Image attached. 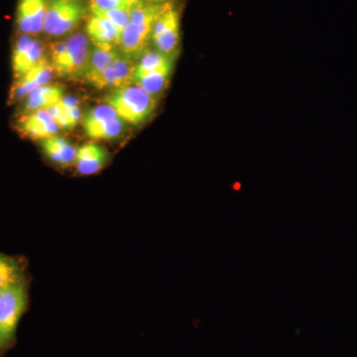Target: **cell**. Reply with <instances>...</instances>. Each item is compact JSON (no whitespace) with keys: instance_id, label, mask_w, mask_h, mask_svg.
Instances as JSON below:
<instances>
[{"instance_id":"obj_1","label":"cell","mask_w":357,"mask_h":357,"mask_svg":"<svg viewBox=\"0 0 357 357\" xmlns=\"http://www.w3.org/2000/svg\"><path fill=\"white\" fill-rule=\"evenodd\" d=\"M162 7L163 4H146L142 1L133 9L130 21L122 31L119 45L122 55L134 61L147 51Z\"/></svg>"},{"instance_id":"obj_2","label":"cell","mask_w":357,"mask_h":357,"mask_svg":"<svg viewBox=\"0 0 357 357\" xmlns=\"http://www.w3.org/2000/svg\"><path fill=\"white\" fill-rule=\"evenodd\" d=\"M91 53L88 36L83 33H77L67 41L59 42L52 46L51 65L59 76L84 79Z\"/></svg>"},{"instance_id":"obj_3","label":"cell","mask_w":357,"mask_h":357,"mask_svg":"<svg viewBox=\"0 0 357 357\" xmlns=\"http://www.w3.org/2000/svg\"><path fill=\"white\" fill-rule=\"evenodd\" d=\"M105 102L115 110L121 121L134 126L146 121L156 109L155 96L137 84L115 89Z\"/></svg>"},{"instance_id":"obj_4","label":"cell","mask_w":357,"mask_h":357,"mask_svg":"<svg viewBox=\"0 0 357 357\" xmlns=\"http://www.w3.org/2000/svg\"><path fill=\"white\" fill-rule=\"evenodd\" d=\"M84 15V7L77 0H48L43 31L50 36H63L76 29Z\"/></svg>"},{"instance_id":"obj_5","label":"cell","mask_w":357,"mask_h":357,"mask_svg":"<svg viewBox=\"0 0 357 357\" xmlns=\"http://www.w3.org/2000/svg\"><path fill=\"white\" fill-rule=\"evenodd\" d=\"M26 303L27 296L23 283L0 290V338L6 344L15 333Z\"/></svg>"},{"instance_id":"obj_6","label":"cell","mask_w":357,"mask_h":357,"mask_svg":"<svg viewBox=\"0 0 357 357\" xmlns=\"http://www.w3.org/2000/svg\"><path fill=\"white\" fill-rule=\"evenodd\" d=\"M84 132L91 139L109 140L119 137L123 130V121L109 105L89 110L83 117Z\"/></svg>"},{"instance_id":"obj_7","label":"cell","mask_w":357,"mask_h":357,"mask_svg":"<svg viewBox=\"0 0 357 357\" xmlns=\"http://www.w3.org/2000/svg\"><path fill=\"white\" fill-rule=\"evenodd\" d=\"M152 41L157 51L175 55L180 43V16L170 4H163L152 32Z\"/></svg>"},{"instance_id":"obj_8","label":"cell","mask_w":357,"mask_h":357,"mask_svg":"<svg viewBox=\"0 0 357 357\" xmlns=\"http://www.w3.org/2000/svg\"><path fill=\"white\" fill-rule=\"evenodd\" d=\"M135 70L136 65L134 64V61L119 53V55L112 61V64L89 83L100 89L126 88L134 83Z\"/></svg>"},{"instance_id":"obj_9","label":"cell","mask_w":357,"mask_h":357,"mask_svg":"<svg viewBox=\"0 0 357 357\" xmlns=\"http://www.w3.org/2000/svg\"><path fill=\"white\" fill-rule=\"evenodd\" d=\"M43 47L29 35L23 34L16 41L13 53V70L15 79L43 60Z\"/></svg>"},{"instance_id":"obj_10","label":"cell","mask_w":357,"mask_h":357,"mask_svg":"<svg viewBox=\"0 0 357 357\" xmlns=\"http://www.w3.org/2000/svg\"><path fill=\"white\" fill-rule=\"evenodd\" d=\"M17 128L26 137L38 141L56 136L60 129L52 119L48 109L24 114L17 122Z\"/></svg>"},{"instance_id":"obj_11","label":"cell","mask_w":357,"mask_h":357,"mask_svg":"<svg viewBox=\"0 0 357 357\" xmlns=\"http://www.w3.org/2000/svg\"><path fill=\"white\" fill-rule=\"evenodd\" d=\"M54 72L55 70L52 67L51 63L44 58L41 62L28 70L22 77L15 79L10 93L11 100L17 102V100H24L31 91L40 86L50 84Z\"/></svg>"},{"instance_id":"obj_12","label":"cell","mask_w":357,"mask_h":357,"mask_svg":"<svg viewBox=\"0 0 357 357\" xmlns=\"http://www.w3.org/2000/svg\"><path fill=\"white\" fill-rule=\"evenodd\" d=\"M47 3L48 0H20L16 22L22 34L35 36L43 31Z\"/></svg>"},{"instance_id":"obj_13","label":"cell","mask_w":357,"mask_h":357,"mask_svg":"<svg viewBox=\"0 0 357 357\" xmlns=\"http://www.w3.org/2000/svg\"><path fill=\"white\" fill-rule=\"evenodd\" d=\"M122 31L102 16L91 14L86 23V36L93 46L102 49L119 47Z\"/></svg>"},{"instance_id":"obj_14","label":"cell","mask_w":357,"mask_h":357,"mask_svg":"<svg viewBox=\"0 0 357 357\" xmlns=\"http://www.w3.org/2000/svg\"><path fill=\"white\" fill-rule=\"evenodd\" d=\"M109 160L107 152L95 143H89L77 149L75 165L82 175H93L100 172Z\"/></svg>"},{"instance_id":"obj_15","label":"cell","mask_w":357,"mask_h":357,"mask_svg":"<svg viewBox=\"0 0 357 357\" xmlns=\"http://www.w3.org/2000/svg\"><path fill=\"white\" fill-rule=\"evenodd\" d=\"M63 98H64V93L60 86H51V84L40 86L24 98L25 114L36 112V110L48 109L52 105L61 102Z\"/></svg>"},{"instance_id":"obj_16","label":"cell","mask_w":357,"mask_h":357,"mask_svg":"<svg viewBox=\"0 0 357 357\" xmlns=\"http://www.w3.org/2000/svg\"><path fill=\"white\" fill-rule=\"evenodd\" d=\"M41 145L44 153L54 163L60 166H69L75 163L77 149L67 140L58 136H53L41 141Z\"/></svg>"},{"instance_id":"obj_17","label":"cell","mask_w":357,"mask_h":357,"mask_svg":"<svg viewBox=\"0 0 357 357\" xmlns=\"http://www.w3.org/2000/svg\"><path fill=\"white\" fill-rule=\"evenodd\" d=\"M173 65L134 77V83L152 96L160 95L166 89L172 73Z\"/></svg>"},{"instance_id":"obj_18","label":"cell","mask_w":357,"mask_h":357,"mask_svg":"<svg viewBox=\"0 0 357 357\" xmlns=\"http://www.w3.org/2000/svg\"><path fill=\"white\" fill-rule=\"evenodd\" d=\"M23 273L24 268L20 260L0 253V290L23 283Z\"/></svg>"},{"instance_id":"obj_19","label":"cell","mask_w":357,"mask_h":357,"mask_svg":"<svg viewBox=\"0 0 357 357\" xmlns=\"http://www.w3.org/2000/svg\"><path fill=\"white\" fill-rule=\"evenodd\" d=\"M119 55V52L115 49H102L93 46V48H91V58L84 79L89 83L91 79L102 74Z\"/></svg>"},{"instance_id":"obj_20","label":"cell","mask_w":357,"mask_h":357,"mask_svg":"<svg viewBox=\"0 0 357 357\" xmlns=\"http://www.w3.org/2000/svg\"><path fill=\"white\" fill-rule=\"evenodd\" d=\"M174 64V56L165 55L159 51L147 50L140 57L139 63L136 65L134 77L142 76L148 73L154 72L166 66Z\"/></svg>"},{"instance_id":"obj_21","label":"cell","mask_w":357,"mask_h":357,"mask_svg":"<svg viewBox=\"0 0 357 357\" xmlns=\"http://www.w3.org/2000/svg\"><path fill=\"white\" fill-rule=\"evenodd\" d=\"M133 9H98L91 6V13L102 16L116 26L119 30L123 31L124 28L128 25L129 21H130L131 13Z\"/></svg>"},{"instance_id":"obj_22","label":"cell","mask_w":357,"mask_h":357,"mask_svg":"<svg viewBox=\"0 0 357 357\" xmlns=\"http://www.w3.org/2000/svg\"><path fill=\"white\" fill-rule=\"evenodd\" d=\"M142 0H91V6L98 9H133Z\"/></svg>"},{"instance_id":"obj_23","label":"cell","mask_w":357,"mask_h":357,"mask_svg":"<svg viewBox=\"0 0 357 357\" xmlns=\"http://www.w3.org/2000/svg\"><path fill=\"white\" fill-rule=\"evenodd\" d=\"M61 105H62L63 109H65L66 114L69 117L70 124H72L73 128L79 123V119H81V109L79 107V102L77 100L73 98H63L61 100Z\"/></svg>"},{"instance_id":"obj_24","label":"cell","mask_w":357,"mask_h":357,"mask_svg":"<svg viewBox=\"0 0 357 357\" xmlns=\"http://www.w3.org/2000/svg\"><path fill=\"white\" fill-rule=\"evenodd\" d=\"M48 112H50L52 119L57 124L59 128L73 129L69 117L66 114L65 109H63L60 102L49 107Z\"/></svg>"},{"instance_id":"obj_25","label":"cell","mask_w":357,"mask_h":357,"mask_svg":"<svg viewBox=\"0 0 357 357\" xmlns=\"http://www.w3.org/2000/svg\"><path fill=\"white\" fill-rule=\"evenodd\" d=\"M4 345H6V342H4L3 340H2L1 338H0V349H1L2 347H4Z\"/></svg>"},{"instance_id":"obj_26","label":"cell","mask_w":357,"mask_h":357,"mask_svg":"<svg viewBox=\"0 0 357 357\" xmlns=\"http://www.w3.org/2000/svg\"><path fill=\"white\" fill-rule=\"evenodd\" d=\"M150 1H152V2H163V1H166V0H150Z\"/></svg>"}]
</instances>
